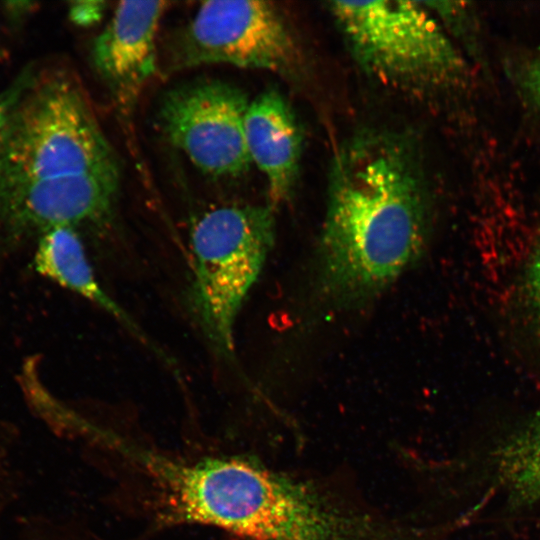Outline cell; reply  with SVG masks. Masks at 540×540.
I'll list each match as a JSON object with an SVG mask.
<instances>
[{"mask_svg": "<svg viewBox=\"0 0 540 540\" xmlns=\"http://www.w3.org/2000/svg\"><path fill=\"white\" fill-rule=\"evenodd\" d=\"M3 56V53L0 51V58Z\"/></svg>", "mask_w": 540, "mask_h": 540, "instance_id": "cell-17", "label": "cell"}, {"mask_svg": "<svg viewBox=\"0 0 540 540\" xmlns=\"http://www.w3.org/2000/svg\"><path fill=\"white\" fill-rule=\"evenodd\" d=\"M244 137L251 163L266 177L270 201L273 205L284 201L297 178L302 135L277 90H266L248 104Z\"/></svg>", "mask_w": 540, "mask_h": 540, "instance_id": "cell-10", "label": "cell"}, {"mask_svg": "<svg viewBox=\"0 0 540 540\" xmlns=\"http://www.w3.org/2000/svg\"><path fill=\"white\" fill-rule=\"evenodd\" d=\"M176 69L206 64L287 73L299 50L280 10L258 0L203 2L173 46Z\"/></svg>", "mask_w": 540, "mask_h": 540, "instance_id": "cell-6", "label": "cell"}, {"mask_svg": "<svg viewBox=\"0 0 540 540\" xmlns=\"http://www.w3.org/2000/svg\"><path fill=\"white\" fill-rule=\"evenodd\" d=\"M497 480L514 508L540 501V412L501 442L494 454Z\"/></svg>", "mask_w": 540, "mask_h": 540, "instance_id": "cell-12", "label": "cell"}, {"mask_svg": "<svg viewBox=\"0 0 540 540\" xmlns=\"http://www.w3.org/2000/svg\"><path fill=\"white\" fill-rule=\"evenodd\" d=\"M34 264L38 273L98 305L139 334L132 319L100 285L73 227L57 226L42 232Z\"/></svg>", "mask_w": 540, "mask_h": 540, "instance_id": "cell-11", "label": "cell"}, {"mask_svg": "<svg viewBox=\"0 0 540 540\" xmlns=\"http://www.w3.org/2000/svg\"><path fill=\"white\" fill-rule=\"evenodd\" d=\"M87 172L119 173L116 155L75 81L30 82L0 147V189Z\"/></svg>", "mask_w": 540, "mask_h": 540, "instance_id": "cell-3", "label": "cell"}, {"mask_svg": "<svg viewBox=\"0 0 540 540\" xmlns=\"http://www.w3.org/2000/svg\"><path fill=\"white\" fill-rule=\"evenodd\" d=\"M429 209L419 162L399 136L366 133L332 161L318 251L319 282L334 304H360L419 258Z\"/></svg>", "mask_w": 540, "mask_h": 540, "instance_id": "cell-1", "label": "cell"}, {"mask_svg": "<svg viewBox=\"0 0 540 540\" xmlns=\"http://www.w3.org/2000/svg\"><path fill=\"white\" fill-rule=\"evenodd\" d=\"M164 1H122L95 38L92 60L123 103L131 102L156 71L155 38Z\"/></svg>", "mask_w": 540, "mask_h": 540, "instance_id": "cell-9", "label": "cell"}, {"mask_svg": "<svg viewBox=\"0 0 540 540\" xmlns=\"http://www.w3.org/2000/svg\"><path fill=\"white\" fill-rule=\"evenodd\" d=\"M357 62L372 76L404 87H434L461 76L464 63L420 2L329 3Z\"/></svg>", "mask_w": 540, "mask_h": 540, "instance_id": "cell-5", "label": "cell"}, {"mask_svg": "<svg viewBox=\"0 0 540 540\" xmlns=\"http://www.w3.org/2000/svg\"><path fill=\"white\" fill-rule=\"evenodd\" d=\"M180 522L248 540H399L376 520L349 512L309 483L241 457L185 462L171 483Z\"/></svg>", "mask_w": 540, "mask_h": 540, "instance_id": "cell-2", "label": "cell"}, {"mask_svg": "<svg viewBox=\"0 0 540 540\" xmlns=\"http://www.w3.org/2000/svg\"><path fill=\"white\" fill-rule=\"evenodd\" d=\"M30 82L29 76H22L11 87L0 93V147L9 118Z\"/></svg>", "mask_w": 540, "mask_h": 540, "instance_id": "cell-13", "label": "cell"}, {"mask_svg": "<svg viewBox=\"0 0 540 540\" xmlns=\"http://www.w3.org/2000/svg\"><path fill=\"white\" fill-rule=\"evenodd\" d=\"M520 81L528 96L540 108V56L524 64Z\"/></svg>", "mask_w": 540, "mask_h": 540, "instance_id": "cell-15", "label": "cell"}, {"mask_svg": "<svg viewBox=\"0 0 540 540\" xmlns=\"http://www.w3.org/2000/svg\"><path fill=\"white\" fill-rule=\"evenodd\" d=\"M526 285L531 303L540 316V241L528 264Z\"/></svg>", "mask_w": 540, "mask_h": 540, "instance_id": "cell-16", "label": "cell"}, {"mask_svg": "<svg viewBox=\"0 0 540 540\" xmlns=\"http://www.w3.org/2000/svg\"><path fill=\"white\" fill-rule=\"evenodd\" d=\"M119 178L87 172L0 189V221L18 233L102 221L114 207Z\"/></svg>", "mask_w": 540, "mask_h": 540, "instance_id": "cell-8", "label": "cell"}, {"mask_svg": "<svg viewBox=\"0 0 540 540\" xmlns=\"http://www.w3.org/2000/svg\"><path fill=\"white\" fill-rule=\"evenodd\" d=\"M248 104L232 84L197 80L165 93L159 120L167 139L202 173L237 177L251 164L244 137Z\"/></svg>", "mask_w": 540, "mask_h": 540, "instance_id": "cell-7", "label": "cell"}, {"mask_svg": "<svg viewBox=\"0 0 540 540\" xmlns=\"http://www.w3.org/2000/svg\"><path fill=\"white\" fill-rule=\"evenodd\" d=\"M105 8L103 1H75L70 4L69 17L74 24L88 27L100 21Z\"/></svg>", "mask_w": 540, "mask_h": 540, "instance_id": "cell-14", "label": "cell"}, {"mask_svg": "<svg viewBox=\"0 0 540 540\" xmlns=\"http://www.w3.org/2000/svg\"><path fill=\"white\" fill-rule=\"evenodd\" d=\"M274 230L272 208L261 205L216 207L191 227V303L222 356L234 352L236 319L273 246Z\"/></svg>", "mask_w": 540, "mask_h": 540, "instance_id": "cell-4", "label": "cell"}]
</instances>
